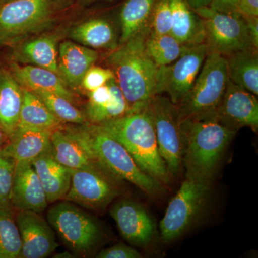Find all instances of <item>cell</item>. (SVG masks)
Masks as SVG:
<instances>
[{
  "label": "cell",
  "instance_id": "6da1fadb",
  "mask_svg": "<svg viewBox=\"0 0 258 258\" xmlns=\"http://www.w3.org/2000/svg\"><path fill=\"white\" fill-rule=\"evenodd\" d=\"M144 30L110 51L106 63L124 96L128 113L145 109L157 95L158 66L148 55Z\"/></svg>",
  "mask_w": 258,
  "mask_h": 258
},
{
  "label": "cell",
  "instance_id": "7a4b0ae2",
  "mask_svg": "<svg viewBox=\"0 0 258 258\" xmlns=\"http://www.w3.org/2000/svg\"><path fill=\"white\" fill-rule=\"evenodd\" d=\"M95 125L121 144L146 174L161 184L169 182L170 174L159 154L154 122L148 107Z\"/></svg>",
  "mask_w": 258,
  "mask_h": 258
},
{
  "label": "cell",
  "instance_id": "3957f363",
  "mask_svg": "<svg viewBox=\"0 0 258 258\" xmlns=\"http://www.w3.org/2000/svg\"><path fill=\"white\" fill-rule=\"evenodd\" d=\"M183 164L186 176L212 179L222 155L237 134L217 118L182 119Z\"/></svg>",
  "mask_w": 258,
  "mask_h": 258
},
{
  "label": "cell",
  "instance_id": "277c9868",
  "mask_svg": "<svg viewBox=\"0 0 258 258\" xmlns=\"http://www.w3.org/2000/svg\"><path fill=\"white\" fill-rule=\"evenodd\" d=\"M99 165L115 179L125 180L151 196L163 191V184L139 168L125 148L91 124L73 126Z\"/></svg>",
  "mask_w": 258,
  "mask_h": 258
},
{
  "label": "cell",
  "instance_id": "5b68a950",
  "mask_svg": "<svg viewBox=\"0 0 258 258\" xmlns=\"http://www.w3.org/2000/svg\"><path fill=\"white\" fill-rule=\"evenodd\" d=\"M225 56L209 50L196 81L179 106L182 119L217 118V111L228 83Z\"/></svg>",
  "mask_w": 258,
  "mask_h": 258
},
{
  "label": "cell",
  "instance_id": "8992f818",
  "mask_svg": "<svg viewBox=\"0 0 258 258\" xmlns=\"http://www.w3.org/2000/svg\"><path fill=\"white\" fill-rule=\"evenodd\" d=\"M55 0H13L0 7V47L12 46L50 26Z\"/></svg>",
  "mask_w": 258,
  "mask_h": 258
},
{
  "label": "cell",
  "instance_id": "52a82bcc",
  "mask_svg": "<svg viewBox=\"0 0 258 258\" xmlns=\"http://www.w3.org/2000/svg\"><path fill=\"white\" fill-rule=\"evenodd\" d=\"M211 182L212 179L186 176L159 224L163 240H175L198 220L208 201Z\"/></svg>",
  "mask_w": 258,
  "mask_h": 258
},
{
  "label": "cell",
  "instance_id": "ba28073f",
  "mask_svg": "<svg viewBox=\"0 0 258 258\" xmlns=\"http://www.w3.org/2000/svg\"><path fill=\"white\" fill-rule=\"evenodd\" d=\"M155 128L159 154L170 175L179 173L183 164L184 138L179 106L168 97L157 94L149 106Z\"/></svg>",
  "mask_w": 258,
  "mask_h": 258
},
{
  "label": "cell",
  "instance_id": "9c48e42d",
  "mask_svg": "<svg viewBox=\"0 0 258 258\" xmlns=\"http://www.w3.org/2000/svg\"><path fill=\"white\" fill-rule=\"evenodd\" d=\"M194 10L203 19L205 43L209 50L226 57L238 51L255 49L245 20L240 13H222L210 7Z\"/></svg>",
  "mask_w": 258,
  "mask_h": 258
},
{
  "label": "cell",
  "instance_id": "30bf717a",
  "mask_svg": "<svg viewBox=\"0 0 258 258\" xmlns=\"http://www.w3.org/2000/svg\"><path fill=\"white\" fill-rule=\"evenodd\" d=\"M47 217L64 243L79 253L92 250L101 239L98 222L71 202L54 205L47 212Z\"/></svg>",
  "mask_w": 258,
  "mask_h": 258
},
{
  "label": "cell",
  "instance_id": "8fae6325",
  "mask_svg": "<svg viewBox=\"0 0 258 258\" xmlns=\"http://www.w3.org/2000/svg\"><path fill=\"white\" fill-rule=\"evenodd\" d=\"M209 52L206 43L191 45L179 58L158 67L157 94L166 93L174 104L187 96Z\"/></svg>",
  "mask_w": 258,
  "mask_h": 258
},
{
  "label": "cell",
  "instance_id": "7c38bea8",
  "mask_svg": "<svg viewBox=\"0 0 258 258\" xmlns=\"http://www.w3.org/2000/svg\"><path fill=\"white\" fill-rule=\"evenodd\" d=\"M113 179L103 170L72 169L71 186L64 200L91 210H103L119 192Z\"/></svg>",
  "mask_w": 258,
  "mask_h": 258
},
{
  "label": "cell",
  "instance_id": "4fadbf2b",
  "mask_svg": "<svg viewBox=\"0 0 258 258\" xmlns=\"http://www.w3.org/2000/svg\"><path fill=\"white\" fill-rule=\"evenodd\" d=\"M217 118L226 126L238 131L249 127L258 128V101L255 95L237 86L229 79L217 108Z\"/></svg>",
  "mask_w": 258,
  "mask_h": 258
},
{
  "label": "cell",
  "instance_id": "5bb4252c",
  "mask_svg": "<svg viewBox=\"0 0 258 258\" xmlns=\"http://www.w3.org/2000/svg\"><path fill=\"white\" fill-rule=\"evenodd\" d=\"M15 220L22 241L19 258L47 257L58 247L52 227L38 212L19 210Z\"/></svg>",
  "mask_w": 258,
  "mask_h": 258
},
{
  "label": "cell",
  "instance_id": "9a60e30c",
  "mask_svg": "<svg viewBox=\"0 0 258 258\" xmlns=\"http://www.w3.org/2000/svg\"><path fill=\"white\" fill-rule=\"evenodd\" d=\"M120 235L136 245H144L154 235V221L146 209L130 200L117 202L110 210Z\"/></svg>",
  "mask_w": 258,
  "mask_h": 258
},
{
  "label": "cell",
  "instance_id": "2e32d148",
  "mask_svg": "<svg viewBox=\"0 0 258 258\" xmlns=\"http://www.w3.org/2000/svg\"><path fill=\"white\" fill-rule=\"evenodd\" d=\"M10 203L17 210L38 213L47 208L45 190L30 161L15 162Z\"/></svg>",
  "mask_w": 258,
  "mask_h": 258
},
{
  "label": "cell",
  "instance_id": "e0dca14e",
  "mask_svg": "<svg viewBox=\"0 0 258 258\" xmlns=\"http://www.w3.org/2000/svg\"><path fill=\"white\" fill-rule=\"evenodd\" d=\"M56 160L71 169L103 170L72 126L60 127L51 135Z\"/></svg>",
  "mask_w": 258,
  "mask_h": 258
},
{
  "label": "cell",
  "instance_id": "ac0fdd59",
  "mask_svg": "<svg viewBox=\"0 0 258 258\" xmlns=\"http://www.w3.org/2000/svg\"><path fill=\"white\" fill-rule=\"evenodd\" d=\"M60 32L29 37L10 46L12 60L21 64H31L50 70L58 74L57 57Z\"/></svg>",
  "mask_w": 258,
  "mask_h": 258
},
{
  "label": "cell",
  "instance_id": "d6986e66",
  "mask_svg": "<svg viewBox=\"0 0 258 258\" xmlns=\"http://www.w3.org/2000/svg\"><path fill=\"white\" fill-rule=\"evenodd\" d=\"M86 118L91 124H99L128 113L124 96L114 78L104 86L88 92Z\"/></svg>",
  "mask_w": 258,
  "mask_h": 258
},
{
  "label": "cell",
  "instance_id": "ffe728a7",
  "mask_svg": "<svg viewBox=\"0 0 258 258\" xmlns=\"http://www.w3.org/2000/svg\"><path fill=\"white\" fill-rule=\"evenodd\" d=\"M98 59L96 50L83 46L72 40L59 44L57 71L69 88L81 86L84 75Z\"/></svg>",
  "mask_w": 258,
  "mask_h": 258
},
{
  "label": "cell",
  "instance_id": "44dd1931",
  "mask_svg": "<svg viewBox=\"0 0 258 258\" xmlns=\"http://www.w3.org/2000/svg\"><path fill=\"white\" fill-rule=\"evenodd\" d=\"M30 162L41 181L48 203L64 199L71 186L72 169L56 160L52 147Z\"/></svg>",
  "mask_w": 258,
  "mask_h": 258
},
{
  "label": "cell",
  "instance_id": "7402d4cb",
  "mask_svg": "<svg viewBox=\"0 0 258 258\" xmlns=\"http://www.w3.org/2000/svg\"><path fill=\"white\" fill-rule=\"evenodd\" d=\"M53 131L18 127L0 152L15 162L30 161L52 147Z\"/></svg>",
  "mask_w": 258,
  "mask_h": 258
},
{
  "label": "cell",
  "instance_id": "603a6c76",
  "mask_svg": "<svg viewBox=\"0 0 258 258\" xmlns=\"http://www.w3.org/2000/svg\"><path fill=\"white\" fill-rule=\"evenodd\" d=\"M10 71L22 87L30 91H45L56 93L75 103L74 93L58 74L50 70L31 66H21L14 61L10 64Z\"/></svg>",
  "mask_w": 258,
  "mask_h": 258
},
{
  "label": "cell",
  "instance_id": "cb8c5ba5",
  "mask_svg": "<svg viewBox=\"0 0 258 258\" xmlns=\"http://www.w3.org/2000/svg\"><path fill=\"white\" fill-rule=\"evenodd\" d=\"M72 41L93 50H114L119 45L113 24L104 18H92L75 25L69 32Z\"/></svg>",
  "mask_w": 258,
  "mask_h": 258
},
{
  "label": "cell",
  "instance_id": "d4e9b609",
  "mask_svg": "<svg viewBox=\"0 0 258 258\" xmlns=\"http://www.w3.org/2000/svg\"><path fill=\"white\" fill-rule=\"evenodd\" d=\"M23 101V88L10 70L0 66V125L8 137L18 128Z\"/></svg>",
  "mask_w": 258,
  "mask_h": 258
},
{
  "label": "cell",
  "instance_id": "484cf974",
  "mask_svg": "<svg viewBox=\"0 0 258 258\" xmlns=\"http://www.w3.org/2000/svg\"><path fill=\"white\" fill-rule=\"evenodd\" d=\"M172 15L171 34L181 43L195 45L205 43L203 19L186 0H169Z\"/></svg>",
  "mask_w": 258,
  "mask_h": 258
},
{
  "label": "cell",
  "instance_id": "4316f807",
  "mask_svg": "<svg viewBox=\"0 0 258 258\" xmlns=\"http://www.w3.org/2000/svg\"><path fill=\"white\" fill-rule=\"evenodd\" d=\"M229 79L249 92L258 95L257 50L249 49L226 56Z\"/></svg>",
  "mask_w": 258,
  "mask_h": 258
},
{
  "label": "cell",
  "instance_id": "83f0119b",
  "mask_svg": "<svg viewBox=\"0 0 258 258\" xmlns=\"http://www.w3.org/2000/svg\"><path fill=\"white\" fill-rule=\"evenodd\" d=\"M23 88V101L18 127L54 131L63 122L51 113L35 93Z\"/></svg>",
  "mask_w": 258,
  "mask_h": 258
},
{
  "label": "cell",
  "instance_id": "f1b7e54d",
  "mask_svg": "<svg viewBox=\"0 0 258 258\" xmlns=\"http://www.w3.org/2000/svg\"><path fill=\"white\" fill-rule=\"evenodd\" d=\"M157 0H127L120 9L121 34L119 44L149 28L153 8Z\"/></svg>",
  "mask_w": 258,
  "mask_h": 258
},
{
  "label": "cell",
  "instance_id": "f546056e",
  "mask_svg": "<svg viewBox=\"0 0 258 258\" xmlns=\"http://www.w3.org/2000/svg\"><path fill=\"white\" fill-rule=\"evenodd\" d=\"M189 46L191 45L181 43L171 33L154 35L149 32L145 40L148 55L158 67L172 63L179 58Z\"/></svg>",
  "mask_w": 258,
  "mask_h": 258
},
{
  "label": "cell",
  "instance_id": "4dcf8cb0",
  "mask_svg": "<svg viewBox=\"0 0 258 258\" xmlns=\"http://www.w3.org/2000/svg\"><path fill=\"white\" fill-rule=\"evenodd\" d=\"M13 206L0 205V258H18L22 241Z\"/></svg>",
  "mask_w": 258,
  "mask_h": 258
},
{
  "label": "cell",
  "instance_id": "1f68e13d",
  "mask_svg": "<svg viewBox=\"0 0 258 258\" xmlns=\"http://www.w3.org/2000/svg\"><path fill=\"white\" fill-rule=\"evenodd\" d=\"M57 118L64 123L76 125L88 124L86 115L74 106V103L56 93L45 91H31Z\"/></svg>",
  "mask_w": 258,
  "mask_h": 258
},
{
  "label": "cell",
  "instance_id": "d6a6232c",
  "mask_svg": "<svg viewBox=\"0 0 258 258\" xmlns=\"http://www.w3.org/2000/svg\"><path fill=\"white\" fill-rule=\"evenodd\" d=\"M172 15L169 0H157L153 8L149 28L154 35L171 33Z\"/></svg>",
  "mask_w": 258,
  "mask_h": 258
},
{
  "label": "cell",
  "instance_id": "836d02e7",
  "mask_svg": "<svg viewBox=\"0 0 258 258\" xmlns=\"http://www.w3.org/2000/svg\"><path fill=\"white\" fill-rule=\"evenodd\" d=\"M15 161L0 152V205L12 206L10 203L14 177Z\"/></svg>",
  "mask_w": 258,
  "mask_h": 258
},
{
  "label": "cell",
  "instance_id": "e575fe53",
  "mask_svg": "<svg viewBox=\"0 0 258 258\" xmlns=\"http://www.w3.org/2000/svg\"><path fill=\"white\" fill-rule=\"evenodd\" d=\"M114 78L113 71L109 68L91 66L83 76L81 86L88 92L106 85Z\"/></svg>",
  "mask_w": 258,
  "mask_h": 258
},
{
  "label": "cell",
  "instance_id": "d590c367",
  "mask_svg": "<svg viewBox=\"0 0 258 258\" xmlns=\"http://www.w3.org/2000/svg\"><path fill=\"white\" fill-rule=\"evenodd\" d=\"M98 258H140L142 254L133 247L118 244L103 249L96 255Z\"/></svg>",
  "mask_w": 258,
  "mask_h": 258
},
{
  "label": "cell",
  "instance_id": "8d00e7d4",
  "mask_svg": "<svg viewBox=\"0 0 258 258\" xmlns=\"http://www.w3.org/2000/svg\"><path fill=\"white\" fill-rule=\"evenodd\" d=\"M209 7L222 13H240V0H212Z\"/></svg>",
  "mask_w": 258,
  "mask_h": 258
},
{
  "label": "cell",
  "instance_id": "74e56055",
  "mask_svg": "<svg viewBox=\"0 0 258 258\" xmlns=\"http://www.w3.org/2000/svg\"><path fill=\"white\" fill-rule=\"evenodd\" d=\"M247 24V30L254 48L258 47V18L257 17L243 16Z\"/></svg>",
  "mask_w": 258,
  "mask_h": 258
},
{
  "label": "cell",
  "instance_id": "f35d334b",
  "mask_svg": "<svg viewBox=\"0 0 258 258\" xmlns=\"http://www.w3.org/2000/svg\"><path fill=\"white\" fill-rule=\"evenodd\" d=\"M240 13L243 16H258V0H240Z\"/></svg>",
  "mask_w": 258,
  "mask_h": 258
},
{
  "label": "cell",
  "instance_id": "ab89813d",
  "mask_svg": "<svg viewBox=\"0 0 258 258\" xmlns=\"http://www.w3.org/2000/svg\"><path fill=\"white\" fill-rule=\"evenodd\" d=\"M186 3L193 10H198L204 7H209L212 0H186Z\"/></svg>",
  "mask_w": 258,
  "mask_h": 258
},
{
  "label": "cell",
  "instance_id": "60d3db41",
  "mask_svg": "<svg viewBox=\"0 0 258 258\" xmlns=\"http://www.w3.org/2000/svg\"><path fill=\"white\" fill-rule=\"evenodd\" d=\"M56 6L59 11H62L66 8L72 6L74 4L76 0H55Z\"/></svg>",
  "mask_w": 258,
  "mask_h": 258
},
{
  "label": "cell",
  "instance_id": "b9f144b4",
  "mask_svg": "<svg viewBox=\"0 0 258 258\" xmlns=\"http://www.w3.org/2000/svg\"><path fill=\"white\" fill-rule=\"evenodd\" d=\"M8 139H9V137L5 133L4 129L3 128L1 125H0V151L5 147V144L8 142Z\"/></svg>",
  "mask_w": 258,
  "mask_h": 258
},
{
  "label": "cell",
  "instance_id": "7bdbcfd3",
  "mask_svg": "<svg viewBox=\"0 0 258 258\" xmlns=\"http://www.w3.org/2000/svg\"><path fill=\"white\" fill-rule=\"evenodd\" d=\"M100 1H108V0H76L74 3L77 6L84 8V7H87L88 5Z\"/></svg>",
  "mask_w": 258,
  "mask_h": 258
},
{
  "label": "cell",
  "instance_id": "ee69618b",
  "mask_svg": "<svg viewBox=\"0 0 258 258\" xmlns=\"http://www.w3.org/2000/svg\"><path fill=\"white\" fill-rule=\"evenodd\" d=\"M55 258H72L75 257V256L73 255L72 254L70 253L69 252H62L60 253L56 254L54 256Z\"/></svg>",
  "mask_w": 258,
  "mask_h": 258
},
{
  "label": "cell",
  "instance_id": "f6af8a7d",
  "mask_svg": "<svg viewBox=\"0 0 258 258\" xmlns=\"http://www.w3.org/2000/svg\"><path fill=\"white\" fill-rule=\"evenodd\" d=\"M13 1V0H1V5H3L5 3H8V2Z\"/></svg>",
  "mask_w": 258,
  "mask_h": 258
},
{
  "label": "cell",
  "instance_id": "bcb514c9",
  "mask_svg": "<svg viewBox=\"0 0 258 258\" xmlns=\"http://www.w3.org/2000/svg\"><path fill=\"white\" fill-rule=\"evenodd\" d=\"M2 6V5H1V0H0V7Z\"/></svg>",
  "mask_w": 258,
  "mask_h": 258
}]
</instances>
